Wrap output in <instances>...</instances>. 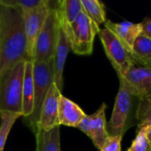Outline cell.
<instances>
[{"label":"cell","instance_id":"obj_1","mask_svg":"<svg viewBox=\"0 0 151 151\" xmlns=\"http://www.w3.org/2000/svg\"><path fill=\"white\" fill-rule=\"evenodd\" d=\"M24 60L27 57L22 14L0 4V77Z\"/></svg>","mask_w":151,"mask_h":151},{"label":"cell","instance_id":"obj_2","mask_svg":"<svg viewBox=\"0 0 151 151\" xmlns=\"http://www.w3.org/2000/svg\"><path fill=\"white\" fill-rule=\"evenodd\" d=\"M25 61H21L0 77V113L23 117V79Z\"/></svg>","mask_w":151,"mask_h":151},{"label":"cell","instance_id":"obj_3","mask_svg":"<svg viewBox=\"0 0 151 151\" xmlns=\"http://www.w3.org/2000/svg\"><path fill=\"white\" fill-rule=\"evenodd\" d=\"M33 76L35 85L34 110L31 116L26 118V121L35 134L38 131V122L42 104L50 88L55 83L53 58L42 63L33 62Z\"/></svg>","mask_w":151,"mask_h":151},{"label":"cell","instance_id":"obj_4","mask_svg":"<svg viewBox=\"0 0 151 151\" xmlns=\"http://www.w3.org/2000/svg\"><path fill=\"white\" fill-rule=\"evenodd\" d=\"M62 28L70 41L71 50L75 54H92L95 36L99 33L100 27L91 21L83 10L72 24Z\"/></svg>","mask_w":151,"mask_h":151},{"label":"cell","instance_id":"obj_5","mask_svg":"<svg viewBox=\"0 0 151 151\" xmlns=\"http://www.w3.org/2000/svg\"><path fill=\"white\" fill-rule=\"evenodd\" d=\"M60 24L56 10L50 6L42 29L36 40L34 63L46 62L53 58L59 38Z\"/></svg>","mask_w":151,"mask_h":151},{"label":"cell","instance_id":"obj_6","mask_svg":"<svg viewBox=\"0 0 151 151\" xmlns=\"http://www.w3.org/2000/svg\"><path fill=\"white\" fill-rule=\"evenodd\" d=\"M99 37L105 53L119 76H123L134 65L135 59L120 39L110 29H100Z\"/></svg>","mask_w":151,"mask_h":151},{"label":"cell","instance_id":"obj_7","mask_svg":"<svg viewBox=\"0 0 151 151\" xmlns=\"http://www.w3.org/2000/svg\"><path fill=\"white\" fill-rule=\"evenodd\" d=\"M50 11V1L32 11L21 13L24 19L25 35L27 39V60L33 61L36 40L42 29Z\"/></svg>","mask_w":151,"mask_h":151},{"label":"cell","instance_id":"obj_8","mask_svg":"<svg viewBox=\"0 0 151 151\" xmlns=\"http://www.w3.org/2000/svg\"><path fill=\"white\" fill-rule=\"evenodd\" d=\"M119 78L125 83L131 95L139 99L151 94V68L136 60L128 71Z\"/></svg>","mask_w":151,"mask_h":151},{"label":"cell","instance_id":"obj_9","mask_svg":"<svg viewBox=\"0 0 151 151\" xmlns=\"http://www.w3.org/2000/svg\"><path fill=\"white\" fill-rule=\"evenodd\" d=\"M105 110L106 104L104 103L95 113L92 115H86L77 127L78 129L82 131L91 139L94 145L99 150L110 135L106 130Z\"/></svg>","mask_w":151,"mask_h":151},{"label":"cell","instance_id":"obj_10","mask_svg":"<svg viewBox=\"0 0 151 151\" xmlns=\"http://www.w3.org/2000/svg\"><path fill=\"white\" fill-rule=\"evenodd\" d=\"M132 96L125 83L120 81L119 89L110 121V127L113 135H122L123 134L132 105Z\"/></svg>","mask_w":151,"mask_h":151},{"label":"cell","instance_id":"obj_11","mask_svg":"<svg viewBox=\"0 0 151 151\" xmlns=\"http://www.w3.org/2000/svg\"><path fill=\"white\" fill-rule=\"evenodd\" d=\"M62 93L53 83L50 88L40 112L38 131H50L60 127L58 121V103ZM37 131V132H38Z\"/></svg>","mask_w":151,"mask_h":151},{"label":"cell","instance_id":"obj_12","mask_svg":"<svg viewBox=\"0 0 151 151\" xmlns=\"http://www.w3.org/2000/svg\"><path fill=\"white\" fill-rule=\"evenodd\" d=\"M71 50V43L70 41L60 27L59 30V38L57 44V48L55 50V54L53 57L54 62V78H55V84L57 88L62 92L64 88V69L66 62V58L68 56L69 51Z\"/></svg>","mask_w":151,"mask_h":151},{"label":"cell","instance_id":"obj_13","mask_svg":"<svg viewBox=\"0 0 151 151\" xmlns=\"http://www.w3.org/2000/svg\"><path fill=\"white\" fill-rule=\"evenodd\" d=\"M106 28L113 32L120 41L125 44L127 50L133 54V46L136 38L142 33L141 23H133L130 21H122L120 23H114L106 20L104 23Z\"/></svg>","mask_w":151,"mask_h":151},{"label":"cell","instance_id":"obj_14","mask_svg":"<svg viewBox=\"0 0 151 151\" xmlns=\"http://www.w3.org/2000/svg\"><path fill=\"white\" fill-rule=\"evenodd\" d=\"M86 115L77 104L63 95L60 96L58 103V121L60 126L77 128Z\"/></svg>","mask_w":151,"mask_h":151},{"label":"cell","instance_id":"obj_15","mask_svg":"<svg viewBox=\"0 0 151 151\" xmlns=\"http://www.w3.org/2000/svg\"><path fill=\"white\" fill-rule=\"evenodd\" d=\"M34 96H35V85L33 76V61H25L24 79H23V117L26 119L31 116L34 110Z\"/></svg>","mask_w":151,"mask_h":151},{"label":"cell","instance_id":"obj_16","mask_svg":"<svg viewBox=\"0 0 151 151\" xmlns=\"http://www.w3.org/2000/svg\"><path fill=\"white\" fill-rule=\"evenodd\" d=\"M52 7V6H51ZM58 14L60 27H65L72 24L78 15L82 12L81 0H62L56 3L53 7Z\"/></svg>","mask_w":151,"mask_h":151},{"label":"cell","instance_id":"obj_17","mask_svg":"<svg viewBox=\"0 0 151 151\" xmlns=\"http://www.w3.org/2000/svg\"><path fill=\"white\" fill-rule=\"evenodd\" d=\"M35 135L36 151H61L60 127L50 131H38Z\"/></svg>","mask_w":151,"mask_h":151},{"label":"cell","instance_id":"obj_18","mask_svg":"<svg viewBox=\"0 0 151 151\" xmlns=\"http://www.w3.org/2000/svg\"><path fill=\"white\" fill-rule=\"evenodd\" d=\"M82 10L85 14L98 27L106 21L104 5L98 0H81Z\"/></svg>","mask_w":151,"mask_h":151},{"label":"cell","instance_id":"obj_19","mask_svg":"<svg viewBox=\"0 0 151 151\" xmlns=\"http://www.w3.org/2000/svg\"><path fill=\"white\" fill-rule=\"evenodd\" d=\"M133 56L140 63H144L151 58V39L141 34L133 46Z\"/></svg>","mask_w":151,"mask_h":151},{"label":"cell","instance_id":"obj_20","mask_svg":"<svg viewBox=\"0 0 151 151\" xmlns=\"http://www.w3.org/2000/svg\"><path fill=\"white\" fill-rule=\"evenodd\" d=\"M138 131L151 125V94L140 99L136 111Z\"/></svg>","mask_w":151,"mask_h":151},{"label":"cell","instance_id":"obj_21","mask_svg":"<svg viewBox=\"0 0 151 151\" xmlns=\"http://www.w3.org/2000/svg\"><path fill=\"white\" fill-rule=\"evenodd\" d=\"M19 115L13 113H0V151L4 150L7 137L11 132L12 127H13L16 120L19 118Z\"/></svg>","mask_w":151,"mask_h":151},{"label":"cell","instance_id":"obj_22","mask_svg":"<svg viewBox=\"0 0 151 151\" xmlns=\"http://www.w3.org/2000/svg\"><path fill=\"white\" fill-rule=\"evenodd\" d=\"M47 3L48 0H0V4L14 8L21 13L32 11Z\"/></svg>","mask_w":151,"mask_h":151},{"label":"cell","instance_id":"obj_23","mask_svg":"<svg viewBox=\"0 0 151 151\" xmlns=\"http://www.w3.org/2000/svg\"><path fill=\"white\" fill-rule=\"evenodd\" d=\"M122 135H109L100 151H121Z\"/></svg>","mask_w":151,"mask_h":151},{"label":"cell","instance_id":"obj_24","mask_svg":"<svg viewBox=\"0 0 151 151\" xmlns=\"http://www.w3.org/2000/svg\"><path fill=\"white\" fill-rule=\"evenodd\" d=\"M129 150L131 151L149 150V142H148L146 136L142 132H138V134H137L136 138L134 140Z\"/></svg>","mask_w":151,"mask_h":151},{"label":"cell","instance_id":"obj_25","mask_svg":"<svg viewBox=\"0 0 151 151\" xmlns=\"http://www.w3.org/2000/svg\"><path fill=\"white\" fill-rule=\"evenodd\" d=\"M142 27V33L144 35L151 39V18H145L142 22H141Z\"/></svg>","mask_w":151,"mask_h":151},{"label":"cell","instance_id":"obj_26","mask_svg":"<svg viewBox=\"0 0 151 151\" xmlns=\"http://www.w3.org/2000/svg\"><path fill=\"white\" fill-rule=\"evenodd\" d=\"M138 132H142L146 136V138H147V140L149 142V150L148 151H151V125L141 129Z\"/></svg>","mask_w":151,"mask_h":151},{"label":"cell","instance_id":"obj_27","mask_svg":"<svg viewBox=\"0 0 151 151\" xmlns=\"http://www.w3.org/2000/svg\"><path fill=\"white\" fill-rule=\"evenodd\" d=\"M142 64H143V65H147V66H149V67L151 68V58L150 60H148V61H146L144 63H142Z\"/></svg>","mask_w":151,"mask_h":151},{"label":"cell","instance_id":"obj_28","mask_svg":"<svg viewBox=\"0 0 151 151\" xmlns=\"http://www.w3.org/2000/svg\"><path fill=\"white\" fill-rule=\"evenodd\" d=\"M127 151H131V150H129V149H128V150H127Z\"/></svg>","mask_w":151,"mask_h":151}]
</instances>
